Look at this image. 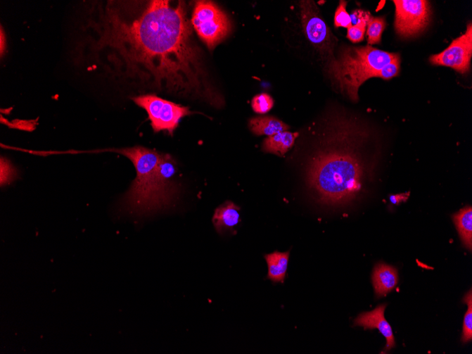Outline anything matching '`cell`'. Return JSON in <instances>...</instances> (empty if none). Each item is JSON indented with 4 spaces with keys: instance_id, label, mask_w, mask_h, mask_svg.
<instances>
[{
    "instance_id": "6da1fadb",
    "label": "cell",
    "mask_w": 472,
    "mask_h": 354,
    "mask_svg": "<svg viewBox=\"0 0 472 354\" xmlns=\"http://www.w3.org/2000/svg\"><path fill=\"white\" fill-rule=\"evenodd\" d=\"M90 26L96 34L91 49L113 75L215 108L224 105L210 80L185 2L108 1Z\"/></svg>"
},
{
    "instance_id": "7a4b0ae2",
    "label": "cell",
    "mask_w": 472,
    "mask_h": 354,
    "mask_svg": "<svg viewBox=\"0 0 472 354\" xmlns=\"http://www.w3.org/2000/svg\"><path fill=\"white\" fill-rule=\"evenodd\" d=\"M308 159L305 183L320 203L340 206L362 195L374 178L377 160L363 151V132L347 120L329 126Z\"/></svg>"
},
{
    "instance_id": "3957f363",
    "label": "cell",
    "mask_w": 472,
    "mask_h": 354,
    "mask_svg": "<svg viewBox=\"0 0 472 354\" xmlns=\"http://www.w3.org/2000/svg\"><path fill=\"white\" fill-rule=\"evenodd\" d=\"M105 151L116 152L126 156L136 169V179L121 201L122 213L141 217L167 210L159 192L155 175L162 153L141 146L106 149Z\"/></svg>"
},
{
    "instance_id": "277c9868",
    "label": "cell",
    "mask_w": 472,
    "mask_h": 354,
    "mask_svg": "<svg viewBox=\"0 0 472 354\" xmlns=\"http://www.w3.org/2000/svg\"><path fill=\"white\" fill-rule=\"evenodd\" d=\"M398 56L371 46L348 47L331 64L329 71L342 92L357 101L359 87L370 78L377 77Z\"/></svg>"
},
{
    "instance_id": "5b68a950",
    "label": "cell",
    "mask_w": 472,
    "mask_h": 354,
    "mask_svg": "<svg viewBox=\"0 0 472 354\" xmlns=\"http://www.w3.org/2000/svg\"><path fill=\"white\" fill-rule=\"evenodd\" d=\"M192 26L210 50L222 43L231 32L227 15L211 1H197L192 16Z\"/></svg>"
},
{
    "instance_id": "8992f818",
    "label": "cell",
    "mask_w": 472,
    "mask_h": 354,
    "mask_svg": "<svg viewBox=\"0 0 472 354\" xmlns=\"http://www.w3.org/2000/svg\"><path fill=\"white\" fill-rule=\"evenodd\" d=\"M133 101L144 109L155 132L167 131L173 135L181 120L193 114L188 107L165 100L155 94H144L132 98Z\"/></svg>"
},
{
    "instance_id": "52a82bcc",
    "label": "cell",
    "mask_w": 472,
    "mask_h": 354,
    "mask_svg": "<svg viewBox=\"0 0 472 354\" xmlns=\"http://www.w3.org/2000/svg\"><path fill=\"white\" fill-rule=\"evenodd\" d=\"M395 29L402 37L409 38L421 32L428 25L429 2L425 0H395Z\"/></svg>"
},
{
    "instance_id": "ba28073f",
    "label": "cell",
    "mask_w": 472,
    "mask_h": 354,
    "mask_svg": "<svg viewBox=\"0 0 472 354\" xmlns=\"http://www.w3.org/2000/svg\"><path fill=\"white\" fill-rule=\"evenodd\" d=\"M472 56V27L470 24L466 33L452 42L451 45L439 54L430 58L435 65L452 68L464 74L468 71Z\"/></svg>"
},
{
    "instance_id": "9c48e42d",
    "label": "cell",
    "mask_w": 472,
    "mask_h": 354,
    "mask_svg": "<svg viewBox=\"0 0 472 354\" xmlns=\"http://www.w3.org/2000/svg\"><path fill=\"white\" fill-rule=\"evenodd\" d=\"M301 21L308 40L317 48L327 49L331 42L329 27L312 1H301Z\"/></svg>"
},
{
    "instance_id": "30bf717a",
    "label": "cell",
    "mask_w": 472,
    "mask_h": 354,
    "mask_svg": "<svg viewBox=\"0 0 472 354\" xmlns=\"http://www.w3.org/2000/svg\"><path fill=\"white\" fill-rule=\"evenodd\" d=\"M385 308L386 305H381L371 312H363L357 317L355 324L365 329H378L386 338V349L389 350L395 346V340L392 327L385 317Z\"/></svg>"
},
{
    "instance_id": "8fae6325",
    "label": "cell",
    "mask_w": 472,
    "mask_h": 354,
    "mask_svg": "<svg viewBox=\"0 0 472 354\" xmlns=\"http://www.w3.org/2000/svg\"><path fill=\"white\" fill-rule=\"evenodd\" d=\"M372 281L376 296H385L390 293L398 284L397 270L387 264L379 263L374 268Z\"/></svg>"
},
{
    "instance_id": "7c38bea8",
    "label": "cell",
    "mask_w": 472,
    "mask_h": 354,
    "mask_svg": "<svg viewBox=\"0 0 472 354\" xmlns=\"http://www.w3.org/2000/svg\"><path fill=\"white\" fill-rule=\"evenodd\" d=\"M240 210V208L231 201L220 206L212 219L217 232L223 234L236 229L241 222Z\"/></svg>"
},
{
    "instance_id": "4fadbf2b",
    "label": "cell",
    "mask_w": 472,
    "mask_h": 354,
    "mask_svg": "<svg viewBox=\"0 0 472 354\" xmlns=\"http://www.w3.org/2000/svg\"><path fill=\"white\" fill-rule=\"evenodd\" d=\"M298 132L284 131L266 138L262 144L264 152L283 156L294 145Z\"/></svg>"
},
{
    "instance_id": "5bb4252c",
    "label": "cell",
    "mask_w": 472,
    "mask_h": 354,
    "mask_svg": "<svg viewBox=\"0 0 472 354\" xmlns=\"http://www.w3.org/2000/svg\"><path fill=\"white\" fill-rule=\"evenodd\" d=\"M250 129L256 135L268 137L287 131L290 127L281 120L273 116H259L249 120Z\"/></svg>"
},
{
    "instance_id": "9a60e30c",
    "label": "cell",
    "mask_w": 472,
    "mask_h": 354,
    "mask_svg": "<svg viewBox=\"0 0 472 354\" xmlns=\"http://www.w3.org/2000/svg\"><path fill=\"white\" fill-rule=\"evenodd\" d=\"M289 254V252L275 251L264 256L268 266L267 278L269 279L273 282L283 283L284 282L288 265Z\"/></svg>"
},
{
    "instance_id": "2e32d148",
    "label": "cell",
    "mask_w": 472,
    "mask_h": 354,
    "mask_svg": "<svg viewBox=\"0 0 472 354\" xmlns=\"http://www.w3.org/2000/svg\"><path fill=\"white\" fill-rule=\"evenodd\" d=\"M463 246L469 251L472 248V208L467 206L452 216Z\"/></svg>"
},
{
    "instance_id": "e0dca14e",
    "label": "cell",
    "mask_w": 472,
    "mask_h": 354,
    "mask_svg": "<svg viewBox=\"0 0 472 354\" xmlns=\"http://www.w3.org/2000/svg\"><path fill=\"white\" fill-rule=\"evenodd\" d=\"M385 21L382 18L371 17L367 24L368 42L370 45L379 44L385 28Z\"/></svg>"
},
{
    "instance_id": "ac0fdd59",
    "label": "cell",
    "mask_w": 472,
    "mask_h": 354,
    "mask_svg": "<svg viewBox=\"0 0 472 354\" xmlns=\"http://www.w3.org/2000/svg\"><path fill=\"white\" fill-rule=\"evenodd\" d=\"M463 302L468 306L464 317L461 341L466 343L472 339V293L470 290L464 297Z\"/></svg>"
},
{
    "instance_id": "d6986e66",
    "label": "cell",
    "mask_w": 472,
    "mask_h": 354,
    "mask_svg": "<svg viewBox=\"0 0 472 354\" xmlns=\"http://www.w3.org/2000/svg\"><path fill=\"white\" fill-rule=\"evenodd\" d=\"M274 104V100L269 94L263 93L255 96L252 101V108L258 114L269 112Z\"/></svg>"
},
{
    "instance_id": "ffe728a7",
    "label": "cell",
    "mask_w": 472,
    "mask_h": 354,
    "mask_svg": "<svg viewBox=\"0 0 472 354\" xmlns=\"http://www.w3.org/2000/svg\"><path fill=\"white\" fill-rule=\"evenodd\" d=\"M347 3L340 1L335 16L336 27H344L349 29L352 26L350 15L346 11Z\"/></svg>"
},
{
    "instance_id": "44dd1931",
    "label": "cell",
    "mask_w": 472,
    "mask_h": 354,
    "mask_svg": "<svg viewBox=\"0 0 472 354\" xmlns=\"http://www.w3.org/2000/svg\"><path fill=\"white\" fill-rule=\"evenodd\" d=\"M400 55L391 63L385 66L377 75V77H381L383 80H388L396 76L400 73Z\"/></svg>"
},
{
    "instance_id": "7402d4cb",
    "label": "cell",
    "mask_w": 472,
    "mask_h": 354,
    "mask_svg": "<svg viewBox=\"0 0 472 354\" xmlns=\"http://www.w3.org/2000/svg\"><path fill=\"white\" fill-rule=\"evenodd\" d=\"M367 25L352 26L348 29L347 38L353 43H359L364 39Z\"/></svg>"
},
{
    "instance_id": "603a6c76",
    "label": "cell",
    "mask_w": 472,
    "mask_h": 354,
    "mask_svg": "<svg viewBox=\"0 0 472 354\" xmlns=\"http://www.w3.org/2000/svg\"><path fill=\"white\" fill-rule=\"evenodd\" d=\"M350 17L352 26H358L367 25L372 16L369 13L358 10L355 11Z\"/></svg>"
},
{
    "instance_id": "cb8c5ba5",
    "label": "cell",
    "mask_w": 472,
    "mask_h": 354,
    "mask_svg": "<svg viewBox=\"0 0 472 354\" xmlns=\"http://www.w3.org/2000/svg\"><path fill=\"white\" fill-rule=\"evenodd\" d=\"M409 197V193L392 196L390 198L393 204L398 206L402 202H406Z\"/></svg>"
},
{
    "instance_id": "d4e9b609",
    "label": "cell",
    "mask_w": 472,
    "mask_h": 354,
    "mask_svg": "<svg viewBox=\"0 0 472 354\" xmlns=\"http://www.w3.org/2000/svg\"><path fill=\"white\" fill-rule=\"evenodd\" d=\"M4 39H6V36L4 34V30L3 29L1 30V55L4 53V49L6 51V47L4 46V44H6V41L4 42Z\"/></svg>"
}]
</instances>
